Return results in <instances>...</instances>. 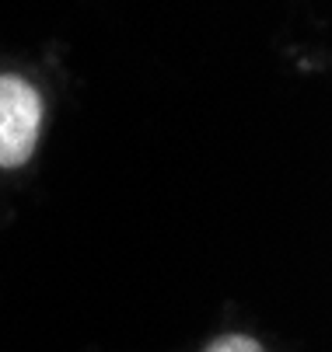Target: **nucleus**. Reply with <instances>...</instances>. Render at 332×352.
Instances as JSON below:
<instances>
[{
  "mask_svg": "<svg viewBox=\"0 0 332 352\" xmlns=\"http://www.w3.org/2000/svg\"><path fill=\"white\" fill-rule=\"evenodd\" d=\"M39 122V91L14 74H0V168H21L32 157Z\"/></svg>",
  "mask_w": 332,
  "mask_h": 352,
  "instance_id": "obj_1",
  "label": "nucleus"
},
{
  "mask_svg": "<svg viewBox=\"0 0 332 352\" xmlns=\"http://www.w3.org/2000/svg\"><path fill=\"white\" fill-rule=\"evenodd\" d=\"M207 352H262V345L256 338H245V335H224L214 345H207Z\"/></svg>",
  "mask_w": 332,
  "mask_h": 352,
  "instance_id": "obj_2",
  "label": "nucleus"
}]
</instances>
